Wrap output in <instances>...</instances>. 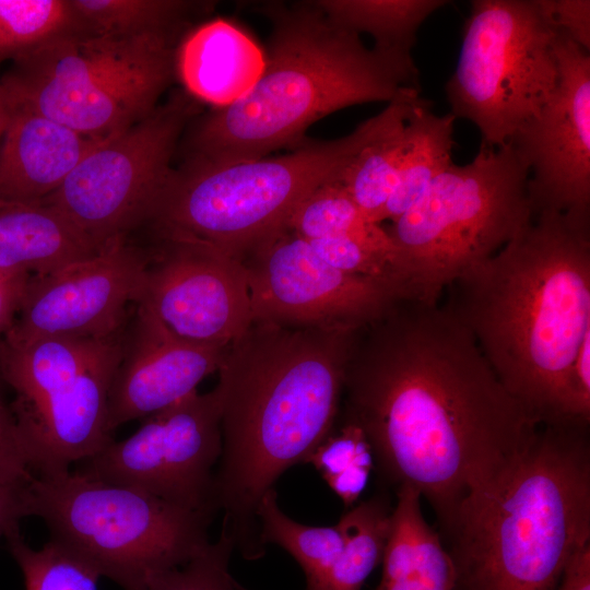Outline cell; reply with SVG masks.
<instances>
[{
	"mask_svg": "<svg viewBox=\"0 0 590 590\" xmlns=\"http://www.w3.org/2000/svg\"><path fill=\"white\" fill-rule=\"evenodd\" d=\"M541 7L557 31L582 49L590 48L589 0H540Z\"/></svg>",
	"mask_w": 590,
	"mask_h": 590,
	"instance_id": "obj_33",
	"label": "cell"
},
{
	"mask_svg": "<svg viewBox=\"0 0 590 590\" xmlns=\"http://www.w3.org/2000/svg\"><path fill=\"white\" fill-rule=\"evenodd\" d=\"M392 508L386 494H377L351 507L337 523L343 536L333 564L306 590H361L381 563Z\"/></svg>",
	"mask_w": 590,
	"mask_h": 590,
	"instance_id": "obj_25",
	"label": "cell"
},
{
	"mask_svg": "<svg viewBox=\"0 0 590 590\" xmlns=\"http://www.w3.org/2000/svg\"><path fill=\"white\" fill-rule=\"evenodd\" d=\"M456 118L449 113L435 115L430 102L422 98L408 122V143L397 178L386 203L382 222L402 215L428 185L452 162Z\"/></svg>",
	"mask_w": 590,
	"mask_h": 590,
	"instance_id": "obj_24",
	"label": "cell"
},
{
	"mask_svg": "<svg viewBox=\"0 0 590 590\" xmlns=\"http://www.w3.org/2000/svg\"><path fill=\"white\" fill-rule=\"evenodd\" d=\"M385 119L384 109L347 135L304 143L274 157L223 164L185 161L174 169L148 223L160 238L201 241L243 260L286 228L294 209L311 191L340 179Z\"/></svg>",
	"mask_w": 590,
	"mask_h": 590,
	"instance_id": "obj_6",
	"label": "cell"
},
{
	"mask_svg": "<svg viewBox=\"0 0 590 590\" xmlns=\"http://www.w3.org/2000/svg\"><path fill=\"white\" fill-rule=\"evenodd\" d=\"M529 177L510 142L481 141L470 163H452L385 227L409 297L438 303L447 286L509 243L532 219Z\"/></svg>",
	"mask_w": 590,
	"mask_h": 590,
	"instance_id": "obj_7",
	"label": "cell"
},
{
	"mask_svg": "<svg viewBox=\"0 0 590 590\" xmlns=\"http://www.w3.org/2000/svg\"><path fill=\"white\" fill-rule=\"evenodd\" d=\"M343 423L370 444L380 480L416 489L439 531L495 483L541 425L505 389L442 305L397 300L355 331Z\"/></svg>",
	"mask_w": 590,
	"mask_h": 590,
	"instance_id": "obj_1",
	"label": "cell"
},
{
	"mask_svg": "<svg viewBox=\"0 0 590 590\" xmlns=\"http://www.w3.org/2000/svg\"><path fill=\"white\" fill-rule=\"evenodd\" d=\"M30 480L0 481V538L26 517L25 493Z\"/></svg>",
	"mask_w": 590,
	"mask_h": 590,
	"instance_id": "obj_34",
	"label": "cell"
},
{
	"mask_svg": "<svg viewBox=\"0 0 590 590\" xmlns=\"http://www.w3.org/2000/svg\"><path fill=\"white\" fill-rule=\"evenodd\" d=\"M556 590H590V542L574 553Z\"/></svg>",
	"mask_w": 590,
	"mask_h": 590,
	"instance_id": "obj_35",
	"label": "cell"
},
{
	"mask_svg": "<svg viewBox=\"0 0 590 590\" xmlns=\"http://www.w3.org/2000/svg\"><path fill=\"white\" fill-rule=\"evenodd\" d=\"M225 349L180 339L135 305L122 329L109 385V430L143 420L196 391L206 376L219 370Z\"/></svg>",
	"mask_w": 590,
	"mask_h": 590,
	"instance_id": "obj_17",
	"label": "cell"
},
{
	"mask_svg": "<svg viewBox=\"0 0 590 590\" xmlns=\"http://www.w3.org/2000/svg\"><path fill=\"white\" fill-rule=\"evenodd\" d=\"M241 261L252 322L359 329L409 297L392 282L331 267L287 227L264 239Z\"/></svg>",
	"mask_w": 590,
	"mask_h": 590,
	"instance_id": "obj_13",
	"label": "cell"
},
{
	"mask_svg": "<svg viewBox=\"0 0 590 590\" xmlns=\"http://www.w3.org/2000/svg\"><path fill=\"white\" fill-rule=\"evenodd\" d=\"M356 330L252 322L225 349L213 495L222 529L247 559L264 552L257 518L263 495L334 429Z\"/></svg>",
	"mask_w": 590,
	"mask_h": 590,
	"instance_id": "obj_2",
	"label": "cell"
},
{
	"mask_svg": "<svg viewBox=\"0 0 590 590\" xmlns=\"http://www.w3.org/2000/svg\"><path fill=\"white\" fill-rule=\"evenodd\" d=\"M335 25L374 38L373 49L414 88L420 90L412 48L421 24L445 0H318L311 1Z\"/></svg>",
	"mask_w": 590,
	"mask_h": 590,
	"instance_id": "obj_22",
	"label": "cell"
},
{
	"mask_svg": "<svg viewBox=\"0 0 590 590\" xmlns=\"http://www.w3.org/2000/svg\"><path fill=\"white\" fill-rule=\"evenodd\" d=\"M449 287L444 306L505 389L540 424L563 421L569 370L590 334V220L541 211Z\"/></svg>",
	"mask_w": 590,
	"mask_h": 590,
	"instance_id": "obj_3",
	"label": "cell"
},
{
	"mask_svg": "<svg viewBox=\"0 0 590 590\" xmlns=\"http://www.w3.org/2000/svg\"><path fill=\"white\" fill-rule=\"evenodd\" d=\"M87 33L138 37L178 34L200 2L184 0H71Z\"/></svg>",
	"mask_w": 590,
	"mask_h": 590,
	"instance_id": "obj_27",
	"label": "cell"
},
{
	"mask_svg": "<svg viewBox=\"0 0 590 590\" xmlns=\"http://www.w3.org/2000/svg\"><path fill=\"white\" fill-rule=\"evenodd\" d=\"M80 31L71 0H0V66Z\"/></svg>",
	"mask_w": 590,
	"mask_h": 590,
	"instance_id": "obj_28",
	"label": "cell"
},
{
	"mask_svg": "<svg viewBox=\"0 0 590 590\" xmlns=\"http://www.w3.org/2000/svg\"><path fill=\"white\" fill-rule=\"evenodd\" d=\"M421 95L388 104L386 119L378 132L358 151L343 170L340 181L373 222L381 224L406 143L408 122Z\"/></svg>",
	"mask_w": 590,
	"mask_h": 590,
	"instance_id": "obj_23",
	"label": "cell"
},
{
	"mask_svg": "<svg viewBox=\"0 0 590 590\" xmlns=\"http://www.w3.org/2000/svg\"><path fill=\"white\" fill-rule=\"evenodd\" d=\"M94 240L55 208L0 202V276L21 288L96 255Z\"/></svg>",
	"mask_w": 590,
	"mask_h": 590,
	"instance_id": "obj_20",
	"label": "cell"
},
{
	"mask_svg": "<svg viewBox=\"0 0 590 590\" xmlns=\"http://www.w3.org/2000/svg\"><path fill=\"white\" fill-rule=\"evenodd\" d=\"M143 306L186 341L226 347L252 323L243 261L204 243L160 238L150 249Z\"/></svg>",
	"mask_w": 590,
	"mask_h": 590,
	"instance_id": "obj_15",
	"label": "cell"
},
{
	"mask_svg": "<svg viewBox=\"0 0 590 590\" xmlns=\"http://www.w3.org/2000/svg\"><path fill=\"white\" fill-rule=\"evenodd\" d=\"M257 518L263 545L273 543L290 553L302 567L306 583L321 576L342 550L343 536L338 524L312 527L291 519L279 507L274 488L261 498Z\"/></svg>",
	"mask_w": 590,
	"mask_h": 590,
	"instance_id": "obj_29",
	"label": "cell"
},
{
	"mask_svg": "<svg viewBox=\"0 0 590 590\" xmlns=\"http://www.w3.org/2000/svg\"><path fill=\"white\" fill-rule=\"evenodd\" d=\"M264 55L244 30L215 19L200 24L179 40L175 55L176 78L199 103L228 106L256 83Z\"/></svg>",
	"mask_w": 590,
	"mask_h": 590,
	"instance_id": "obj_19",
	"label": "cell"
},
{
	"mask_svg": "<svg viewBox=\"0 0 590 590\" xmlns=\"http://www.w3.org/2000/svg\"><path fill=\"white\" fill-rule=\"evenodd\" d=\"M266 13L272 31L260 76L239 99L196 123L185 161L266 157L302 142L312 123L337 110L420 95L359 35L335 25L312 2Z\"/></svg>",
	"mask_w": 590,
	"mask_h": 590,
	"instance_id": "obj_5",
	"label": "cell"
},
{
	"mask_svg": "<svg viewBox=\"0 0 590 590\" xmlns=\"http://www.w3.org/2000/svg\"><path fill=\"white\" fill-rule=\"evenodd\" d=\"M286 227L305 239L337 237L363 243L391 258L402 276L398 251L387 231L362 212L340 179L328 181L305 197Z\"/></svg>",
	"mask_w": 590,
	"mask_h": 590,
	"instance_id": "obj_26",
	"label": "cell"
},
{
	"mask_svg": "<svg viewBox=\"0 0 590 590\" xmlns=\"http://www.w3.org/2000/svg\"><path fill=\"white\" fill-rule=\"evenodd\" d=\"M234 550L233 539L222 529L215 542L187 563L153 575L143 590H247L229 573Z\"/></svg>",
	"mask_w": 590,
	"mask_h": 590,
	"instance_id": "obj_31",
	"label": "cell"
},
{
	"mask_svg": "<svg viewBox=\"0 0 590 590\" xmlns=\"http://www.w3.org/2000/svg\"><path fill=\"white\" fill-rule=\"evenodd\" d=\"M558 31L540 0H474L455 72L450 114L472 121L482 142L506 145L554 93Z\"/></svg>",
	"mask_w": 590,
	"mask_h": 590,
	"instance_id": "obj_10",
	"label": "cell"
},
{
	"mask_svg": "<svg viewBox=\"0 0 590 590\" xmlns=\"http://www.w3.org/2000/svg\"><path fill=\"white\" fill-rule=\"evenodd\" d=\"M25 509L44 521L49 541L123 590H143L153 575L190 560L210 543L214 517L76 470L34 474Z\"/></svg>",
	"mask_w": 590,
	"mask_h": 590,
	"instance_id": "obj_9",
	"label": "cell"
},
{
	"mask_svg": "<svg viewBox=\"0 0 590 590\" xmlns=\"http://www.w3.org/2000/svg\"><path fill=\"white\" fill-rule=\"evenodd\" d=\"M396 494L381 579L375 590H453L451 556L439 532L424 518L421 494L406 485Z\"/></svg>",
	"mask_w": 590,
	"mask_h": 590,
	"instance_id": "obj_21",
	"label": "cell"
},
{
	"mask_svg": "<svg viewBox=\"0 0 590 590\" xmlns=\"http://www.w3.org/2000/svg\"><path fill=\"white\" fill-rule=\"evenodd\" d=\"M8 119H9V108H8L3 92L0 86V141L5 130Z\"/></svg>",
	"mask_w": 590,
	"mask_h": 590,
	"instance_id": "obj_37",
	"label": "cell"
},
{
	"mask_svg": "<svg viewBox=\"0 0 590 590\" xmlns=\"http://www.w3.org/2000/svg\"><path fill=\"white\" fill-rule=\"evenodd\" d=\"M20 296L21 288L0 276V342L13 323Z\"/></svg>",
	"mask_w": 590,
	"mask_h": 590,
	"instance_id": "obj_36",
	"label": "cell"
},
{
	"mask_svg": "<svg viewBox=\"0 0 590 590\" xmlns=\"http://www.w3.org/2000/svg\"><path fill=\"white\" fill-rule=\"evenodd\" d=\"M199 102L176 90L153 113L107 137L73 169L60 188L40 201L102 248L146 224L174 172L172 160Z\"/></svg>",
	"mask_w": 590,
	"mask_h": 590,
	"instance_id": "obj_11",
	"label": "cell"
},
{
	"mask_svg": "<svg viewBox=\"0 0 590 590\" xmlns=\"http://www.w3.org/2000/svg\"><path fill=\"white\" fill-rule=\"evenodd\" d=\"M439 534L453 590H556L574 553L590 542L589 423L541 424Z\"/></svg>",
	"mask_w": 590,
	"mask_h": 590,
	"instance_id": "obj_4",
	"label": "cell"
},
{
	"mask_svg": "<svg viewBox=\"0 0 590 590\" xmlns=\"http://www.w3.org/2000/svg\"><path fill=\"white\" fill-rule=\"evenodd\" d=\"M4 536L22 571L25 590H97L101 576L58 544L48 540L43 547L33 548L21 536L19 526Z\"/></svg>",
	"mask_w": 590,
	"mask_h": 590,
	"instance_id": "obj_30",
	"label": "cell"
},
{
	"mask_svg": "<svg viewBox=\"0 0 590 590\" xmlns=\"http://www.w3.org/2000/svg\"><path fill=\"white\" fill-rule=\"evenodd\" d=\"M150 249L119 236L58 272L30 279L2 342L20 346L43 338H105L119 332L138 304Z\"/></svg>",
	"mask_w": 590,
	"mask_h": 590,
	"instance_id": "obj_14",
	"label": "cell"
},
{
	"mask_svg": "<svg viewBox=\"0 0 590 590\" xmlns=\"http://www.w3.org/2000/svg\"><path fill=\"white\" fill-rule=\"evenodd\" d=\"M221 452L219 393L215 388L196 390L143 418L132 435L113 440L80 462L76 471L214 516V473Z\"/></svg>",
	"mask_w": 590,
	"mask_h": 590,
	"instance_id": "obj_12",
	"label": "cell"
},
{
	"mask_svg": "<svg viewBox=\"0 0 590 590\" xmlns=\"http://www.w3.org/2000/svg\"><path fill=\"white\" fill-rule=\"evenodd\" d=\"M557 86L509 141L532 176V215L556 211L590 220V57L558 31Z\"/></svg>",
	"mask_w": 590,
	"mask_h": 590,
	"instance_id": "obj_16",
	"label": "cell"
},
{
	"mask_svg": "<svg viewBox=\"0 0 590 590\" xmlns=\"http://www.w3.org/2000/svg\"><path fill=\"white\" fill-rule=\"evenodd\" d=\"M177 45V34L74 32L12 61L0 86L8 107L104 139L161 104L176 78Z\"/></svg>",
	"mask_w": 590,
	"mask_h": 590,
	"instance_id": "obj_8",
	"label": "cell"
},
{
	"mask_svg": "<svg viewBox=\"0 0 590 590\" xmlns=\"http://www.w3.org/2000/svg\"><path fill=\"white\" fill-rule=\"evenodd\" d=\"M8 108L0 141V202L43 201L106 139L80 133L27 109Z\"/></svg>",
	"mask_w": 590,
	"mask_h": 590,
	"instance_id": "obj_18",
	"label": "cell"
},
{
	"mask_svg": "<svg viewBox=\"0 0 590 590\" xmlns=\"http://www.w3.org/2000/svg\"><path fill=\"white\" fill-rule=\"evenodd\" d=\"M306 463H311L324 480L361 468H375L369 441L363 430L351 423L333 429Z\"/></svg>",
	"mask_w": 590,
	"mask_h": 590,
	"instance_id": "obj_32",
	"label": "cell"
}]
</instances>
